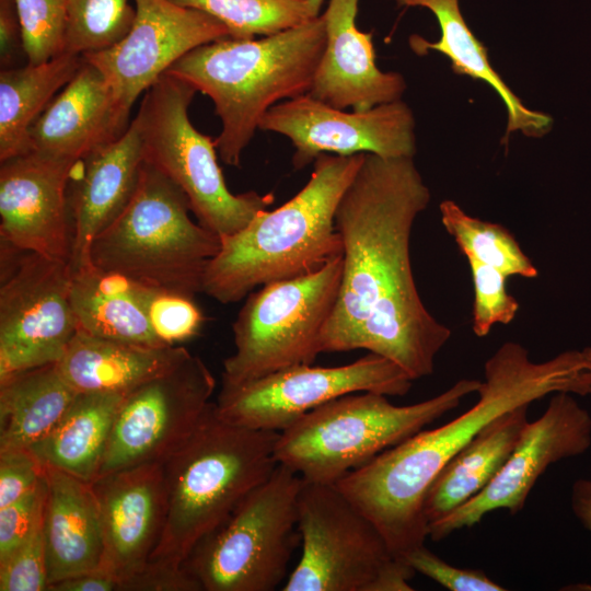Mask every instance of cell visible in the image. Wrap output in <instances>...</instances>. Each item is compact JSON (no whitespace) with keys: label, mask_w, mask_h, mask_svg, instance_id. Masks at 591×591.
Wrapping results in <instances>:
<instances>
[{"label":"cell","mask_w":591,"mask_h":591,"mask_svg":"<svg viewBox=\"0 0 591 591\" xmlns=\"http://www.w3.org/2000/svg\"><path fill=\"white\" fill-rule=\"evenodd\" d=\"M302 477L279 464L193 548L183 568L202 591H271L285 579L301 540Z\"/></svg>","instance_id":"ba28073f"},{"label":"cell","mask_w":591,"mask_h":591,"mask_svg":"<svg viewBox=\"0 0 591 591\" xmlns=\"http://www.w3.org/2000/svg\"><path fill=\"white\" fill-rule=\"evenodd\" d=\"M45 482L43 531L49 587L71 576L100 569L104 542L92 484L47 466Z\"/></svg>","instance_id":"603a6c76"},{"label":"cell","mask_w":591,"mask_h":591,"mask_svg":"<svg viewBox=\"0 0 591 591\" xmlns=\"http://www.w3.org/2000/svg\"><path fill=\"white\" fill-rule=\"evenodd\" d=\"M77 393L57 363L0 379V451L30 449L43 440Z\"/></svg>","instance_id":"f1b7e54d"},{"label":"cell","mask_w":591,"mask_h":591,"mask_svg":"<svg viewBox=\"0 0 591 591\" xmlns=\"http://www.w3.org/2000/svg\"><path fill=\"white\" fill-rule=\"evenodd\" d=\"M407 564L450 591H505L483 570L450 565L422 545L413 552Z\"/></svg>","instance_id":"f35d334b"},{"label":"cell","mask_w":591,"mask_h":591,"mask_svg":"<svg viewBox=\"0 0 591 591\" xmlns=\"http://www.w3.org/2000/svg\"><path fill=\"white\" fill-rule=\"evenodd\" d=\"M28 63L46 62L65 51L68 0H15Z\"/></svg>","instance_id":"836d02e7"},{"label":"cell","mask_w":591,"mask_h":591,"mask_svg":"<svg viewBox=\"0 0 591 591\" xmlns=\"http://www.w3.org/2000/svg\"><path fill=\"white\" fill-rule=\"evenodd\" d=\"M324 1H325V0H309L310 5H311V9H312L314 15L317 16V15L321 14L320 11H321V8H322Z\"/></svg>","instance_id":"f6af8a7d"},{"label":"cell","mask_w":591,"mask_h":591,"mask_svg":"<svg viewBox=\"0 0 591 591\" xmlns=\"http://www.w3.org/2000/svg\"><path fill=\"white\" fill-rule=\"evenodd\" d=\"M135 18L134 0H68L65 51L84 56L112 47Z\"/></svg>","instance_id":"d6a6232c"},{"label":"cell","mask_w":591,"mask_h":591,"mask_svg":"<svg viewBox=\"0 0 591 591\" xmlns=\"http://www.w3.org/2000/svg\"><path fill=\"white\" fill-rule=\"evenodd\" d=\"M430 198L413 158L364 153L335 213L343 271L322 352L366 349L413 380L432 374L451 329L421 301L409 250L414 222Z\"/></svg>","instance_id":"6da1fadb"},{"label":"cell","mask_w":591,"mask_h":591,"mask_svg":"<svg viewBox=\"0 0 591 591\" xmlns=\"http://www.w3.org/2000/svg\"><path fill=\"white\" fill-rule=\"evenodd\" d=\"M45 499L44 476L33 490L0 508V560L20 546L43 522Z\"/></svg>","instance_id":"74e56055"},{"label":"cell","mask_w":591,"mask_h":591,"mask_svg":"<svg viewBox=\"0 0 591 591\" xmlns=\"http://www.w3.org/2000/svg\"><path fill=\"white\" fill-rule=\"evenodd\" d=\"M24 53L22 30L15 0H0V65L1 69L18 67Z\"/></svg>","instance_id":"b9f144b4"},{"label":"cell","mask_w":591,"mask_h":591,"mask_svg":"<svg viewBox=\"0 0 591 591\" xmlns=\"http://www.w3.org/2000/svg\"><path fill=\"white\" fill-rule=\"evenodd\" d=\"M467 262L474 286L472 328L485 337L495 324L506 325L515 317L519 302L507 291L505 274L473 258Z\"/></svg>","instance_id":"d590c367"},{"label":"cell","mask_w":591,"mask_h":591,"mask_svg":"<svg viewBox=\"0 0 591 591\" xmlns=\"http://www.w3.org/2000/svg\"><path fill=\"white\" fill-rule=\"evenodd\" d=\"M184 192L144 160L131 199L93 241L91 264L143 286L194 298L221 239L195 222Z\"/></svg>","instance_id":"8992f818"},{"label":"cell","mask_w":591,"mask_h":591,"mask_svg":"<svg viewBox=\"0 0 591 591\" xmlns=\"http://www.w3.org/2000/svg\"><path fill=\"white\" fill-rule=\"evenodd\" d=\"M201 10L237 39L270 36L315 18L309 0H171Z\"/></svg>","instance_id":"1f68e13d"},{"label":"cell","mask_w":591,"mask_h":591,"mask_svg":"<svg viewBox=\"0 0 591 591\" xmlns=\"http://www.w3.org/2000/svg\"><path fill=\"white\" fill-rule=\"evenodd\" d=\"M124 396L77 393L55 428L30 450L44 466L92 483L100 474Z\"/></svg>","instance_id":"83f0119b"},{"label":"cell","mask_w":591,"mask_h":591,"mask_svg":"<svg viewBox=\"0 0 591 591\" xmlns=\"http://www.w3.org/2000/svg\"><path fill=\"white\" fill-rule=\"evenodd\" d=\"M196 92L186 81L164 73L143 94L136 118L144 160L184 192L198 222L221 237L243 229L275 198L270 193L229 189L215 140L190 121L188 108Z\"/></svg>","instance_id":"9c48e42d"},{"label":"cell","mask_w":591,"mask_h":591,"mask_svg":"<svg viewBox=\"0 0 591 591\" xmlns=\"http://www.w3.org/2000/svg\"><path fill=\"white\" fill-rule=\"evenodd\" d=\"M325 44L320 14L275 35L204 44L165 73L211 100L221 121L215 139L218 153L227 165L239 166L268 109L310 92Z\"/></svg>","instance_id":"277c9868"},{"label":"cell","mask_w":591,"mask_h":591,"mask_svg":"<svg viewBox=\"0 0 591 591\" xmlns=\"http://www.w3.org/2000/svg\"><path fill=\"white\" fill-rule=\"evenodd\" d=\"M103 528L101 568L124 584L143 570L165 521L162 462H149L97 477L92 483Z\"/></svg>","instance_id":"d6986e66"},{"label":"cell","mask_w":591,"mask_h":591,"mask_svg":"<svg viewBox=\"0 0 591 591\" xmlns=\"http://www.w3.org/2000/svg\"><path fill=\"white\" fill-rule=\"evenodd\" d=\"M142 285L93 265L72 273L70 301L78 331L141 346H164L152 331Z\"/></svg>","instance_id":"4316f807"},{"label":"cell","mask_w":591,"mask_h":591,"mask_svg":"<svg viewBox=\"0 0 591 591\" xmlns=\"http://www.w3.org/2000/svg\"><path fill=\"white\" fill-rule=\"evenodd\" d=\"M45 476V466L30 449L0 451V508L20 499Z\"/></svg>","instance_id":"ab89813d"},{"label":"cell","mask_w":591,"mask_h":591,"mask_svg":"<svg viewBox=\"0 0 591 591\" xmlns=\"http://www.w3.org/2000/svg\"><path fill=\"white\" fill-rule=\"evenodd\" d=\"M591 447V416L570 393H554L545 412L526 425L507 462L478 495L428 525V536L440 541L472 528L487 513L523 509L537 479L552 464L583 454Z\"/></svg>","instance_id":"2e32d148"},{"label":"cell","mask_w":591,"mask_h":591,"mask_svg":"<svg viewBox=\"0 0 591 591\" xmlns=\"http://www.w3.org/2000/svg\"><path fill=\"white\" fill-rule=\"evenodd\" d=\"M440 213L444 229L466 258L494 267L507 277H537L535 265L501 224L472 217L453 200H443Z\"/></svg>","instance_id":"4dcf8cb0"},{"label":"cell","mask_w":591,"mask_h":591,"mask_svg":"<svg viewBox=\"0 0 591 591\" xmlns=\"http://www.w3.org/2000/svg\"><path fill=\"white\" fill-rule=\"evenodd\" d=\"M413 381L393 361L369 352L344 366L298 364L237 386H222L215 404L218 416L230 424L280 432L334 398L357 392L403 396Z\"/></svg>","instance_id":"4fadbf2b"},{"label":"cell","mask_w":591,"mask_h":591,"mask_svg":"<svg viewBox=\"0 0 591 591\" xmlns=\"http://www.w3.org/2000/svg\"><path fill=\"white\" fill-rule=\"evenodd\" d=\"M363 155H318L309 181L291 199L221 236L202 292L222 304L234 303L256 287L312 273L341 255L335 213Z\"/></svg>","instance_id":"3957f363"},{"label":"cell","mask_w":591,"mask_h":591,"mask_svg":"<svg viewBox=\"0 0 591 591\" xmlns=\"http://www.w3.org/2000/svg\"><path fill=\"white\" fill-rule=\"evenodd\" d=\"M215 387L209 368L190 355L125 394L97 477L167 459L196 428Z\"/></svg>","instance_id":"5bb4252c"},{"label":"cell","mask_w":591,"mask_h":591,"mask_svg":"<svg viewBox=\"0 0 591 591\" xmlns=\"http://www.w3.org/2000/svg\"><path fill=\"white\" fill-rule=\"evenodd\" d=\"M558 392L591 395V347L534 362L522 345L507 341L486 361L475 405L381 452L335 485L406 561L428 537L424 499L444 465L495 418Z\"/></svg>","instance_id":"7a4b0ae2"},{"label":"cell","mask_w":591,"mask_h":591,"mask_svg":"<svg viewBox=\"0 0 591 591\" xmlns=\"http://www.w3.org/2000/svg\"><path fill=\"white\" fill-rule=\"evenodd\" d=\"M192 354L182 346H141L78 331L57 366L78 393L127 394L162 375Z\"/></svg>","instance_id":"cb8c5ba5"},{"label":"cell","mask_w":591,"mask_h":591,"mask_svg":"<svg viewBox=\"0 0 591 591\" xmlns=\"http://www.w3.org/2000/svg\"><path fill=\"white\" fill-rule=\"evenodd\" d=\"M142 298L150 326L163 344L175 345L198 334L205 318L194 298L147 286Z\"/></svg>","instance_id":"e575fe53"},{"label":"cell","mask_w":591,"mask_h":591,"mask_svg":"<svg viewBox=\"0 0 591 591\" xmlns=\"http://www.w3.org/2000/svg\"><path fill=\"white\" fill-rule=\"evenodd\" d=\"M119 591L118 581L103 569H96L56 581L48 591Z\"/></svg>","instance_id":"7bdbcfd3"},{"label":"cell","mask_w":591,"mask_h":591,"mask_svg":"<svg viewBox=\"0 0 591 591\" xmlns=\"http://www.w3.org/2000/svg\"><path fill=\"white\" fill-rule=\"evenodd\" d=\"M358 3L329 0L322 13L326 44L309 94L336 108L366 111L401 100L406 82L378 68L373 33L357 26Z\"/></svg>","instance_id":"ffe728a7"},{"label":"cell","mask_w":591,"mask_h":591,"mask_svg":"<svg viewBox=\"0 0 591 591\" xmlns=\"http://www.w3.org/2000/svg\"><path fill=\"white\" fill-rule=\"evenodd\" d=\"M43 522L10 555L0 560V591H47Z\"/></svg>","instance_id":"8d00e7d4"},{"label":"cell","mask_w":591,"mask_h":591,"mask_svg":"<svg viewBox=\"0 0 591 591\" xmlns=\"http://www.w3.org/2000/svg\"><path fill=\"white\" fill-rule=\"evenodd\" d=\"M143 162V140L136 117L123 136L81 161L69 185L72 273L92 265L91 245L131 199Z\"/></svg>","instance_id":"44dd1931"},{"label":"cell","mask_w":591,"mask_h":591,"mask_svg":"<svg viewBox=\"0 0 591 591\" xmlns=\"http://www.w3.org/2000/svg\"><path fill=\"white\" fill-rule=\"evenodd\" d=\"M302 553L285 591H410L415 570L335 484L302 478L298 496Z\"/></svg>","instance_id":"30bf717a"},{"label":"cell","mask_w":591,"mask_h":591,"mask_svg":"<svg viewBox=\"0 0 591 591\" xmlns=\"http://www.w3.org/2000/svg\"><path fill=\"white\" fill-rule=\"evenodd\" d=\"M401 7H421L430 10L440 26L438 42H428L420 35L409 37L410 49L418 56L429 51L445 55L455 74L483 80L502 100L507 108V128L503 142L511 132L521 131L526 137L541 138L551 131L553 118L540 111L528 108L512 92L488 59V50L467 26L459 0H396Z\"/></svg>","instance_id":"d4e9b609"},{"label":"cell","mask_w":591,"mask_h":591,"mask_svg":"<svg viewBox=\"0 0 591 591\" xmlns=\"http://www.w3.org/2000/svg\"><path fill=\"white\" fill-rule=\"evenodd\" d=\"M258 129L291 141L296 170L313 163L321 154L373 153L395 159L414 158L416 153L415 118L402 100L349 112L306 93L274 105Z\"/></svg>","instance_id":"9a60e30c"},{"label":"cell","mask_w":591,"mask_h":591,"mask_svg":"<svg viewBox=\"0 0 591 591\" xmlns=\"http://www.w3.org/2000/svg\"><path fill=\"white\" fill-rule=\"evenodd\" d=\"M136 18L117 44L84 55L111 85L119 105L130 113L178 59L193 49L224 37L227 27L212 15L171 0H134Z\"/></svg>","instance_id":"e0dca14e"},{"label":"cell","mask_w":591,"mask_h":591,"mask_svg":"<svg viewBox=\"0 0 591 591\" xmlns=\"http://www.w3.org/2000/svg\"><path fill=\"white\" fill-rule=\"evenodd\" d=\"M129 115L103 73L84 59L77 74L31 126L32 149L82 161L123 136L130 124Z\"/></svg>","instance_id":"7402d4cb"},{"label":"cell","mask_w":591,"mask_h":591,"mask_svg":"<svg viewBox=\"0 0 591 591\" xmlns=\"http://www.w3.org/2000/svg\"><path fill=\"white\" fill-rule=\"evenodd\" d=\"M124 591H202L199 582L184 568L163 569L147 566L127 581Z\"/></svg>","instance_id":"60d3db41"},{"label":"cell","mask_w":591,"mask_h":591,"mask_svg":"<svg viewBox=\"0 0 591 591\" xmlns=\"http://www.w3.org/2000/svg\"><path fill=\"white\" fill-rule=\"evenodd\" d=\"M571 509L581 524L591 532V478H579L573 483Z\"/></svg>","instance_id":"ee69618b"},{"label":"cell","mask_w":591,"mask_h":591,"mask_svg":"<svg viewBox=\"0 0 591 591\" xmlns=\"http://www.w3.org/2000/svg\"><path fill=\"white\" fill-rule=\"evenodd\" d=\"M343 254L321 268L251 292L233 325L235 351L223 361L222 386H237L298 364H312L334 310Z\"/></svg>","instance_id":"8fae6325"},{"label":"cell","mask_w":591,"mask_h":591,"mask_svg":"<svg viewBox=\"0 0 591 591\" xmlns=\"http://www.w3.org/2000/svg\"><path fill=\"white\" fill-rule=\"evenodd\" d=\"M0 163V241L70 262L68 190L81 161L31 151Z\"/></svg>","instance_id":"ac0fdd59"},{"label":"cell","mask_w":591,"mask_h":591,"mask_svg":"<svg viewBox=\"0 0 591 591\" xmlns=\"http://www.w3.org/2000/svg\"><path fill=\"white\" fill-rule=\"evenodd\" d=\"M480 383L462 379L429 399L406 406L374 392L334 398L279 432L276 459L304 480L335 484L456 408Z\"/></svg>","instance_id":"52a82bcc"},{"label":"cell","mask_w":591,"mask_h":591,"mask_svg":"<svg viewBox=\"0 0 591 591\" xmlns=\"http://www.w3.org/2000/svg\"><path fill=\"white\" fill-rule=\"evenodd\" d=\"M0 379L57 363L78 333L69 260L0 241Z\"/></svg>","instance_id":"7c38bea8"},{"label":"cell","mask_w":591,"mask_h":591,"mask_svg":"<svg viewBox=\"0 0 591 591\" xmlns=\"http://www.w3.org/2000/svg\"><path fill=\"white\" fill-rule=\"evenodd\" d=\"M278 436L230 424L210 403L190 436L162 462L165 521L147 566L183 568L196 544L270 476L278 465Z\"/></svg>","instance_id":"5b68a950"},{"label":"cell","mask_w":591,"mask_h":591,"mask_svg":"<svg viewBox=\"0 0 591 591\" xmlns=\"http://www.w3.org/2000/svg\"><path fill=\"white\" fill-rule=\"evenodd\" d=\"M528 408L529 405H521L495 418L438 473L424 499L428 525L444 518L490 484L529 424Z\"/></svg>","instance_id":"484cf974"},{"label":"cell","mask_w":591,"mask_h":591,"mask_svg":"<svg viewBox=\"0 0 591 591\" xmlns=\"http://www.w3.org/2000/svg\"><path fill=\"white\" fill-rule=\"evenodd\" d=\"M83 61V56L63 51L43 63L1 69L0 162L33 151L31 126Z\"/></svg>","instance_id":"f546056e"}]
</instances>
